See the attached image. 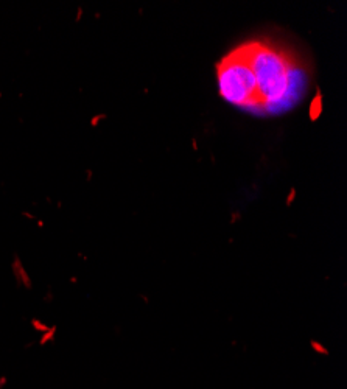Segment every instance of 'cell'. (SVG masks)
<instances>
[{
	"label": "cell",
	"mask_w": 347,
	"mask_h": 389,
	"mask_svg": "<svg viewBox=\"0 0 347 389\" xmlns=\"http://www.w3.org/2000/svg\"><path fill=\"white\" fill-rule=\"evenodd\" d=\"M218 91L224 101L248 113H258L257 82L242 47L226 54L217 69Z\"/></svg>",
	"instance_id": "obj_2"
},
{
	"label": "cell",
	"mask_w": 347,
	"mask_h": 389,
	"mask_svg": "<svg viewBox=\"0 0 347 389\" xmlns=\"http://www.w3.org/2000/svg\"><path fill=\"white\" fill-rule=\"evenodd\" d=\"M257 82L258 113L280 116L302 101L310 88V70L298 53L276 41L240 45Z\"/></svg>",
	"instance_id": "obj_1"
}]
</instances>
